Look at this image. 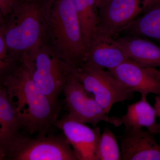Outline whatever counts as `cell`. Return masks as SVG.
<instances>
[{
	"label": "cell",
	"mask_w": 160,
	"mask_h": 160,
	"mask_svg": "<svg viewBox=\"0 0 160 160\" xmlns=\"http://www.w3.org/2000/svg\"><path fill=\"white\" fill-rule=\"evenodd\" d=\"M14 66L2 79L0 84L6 88L17 109L21 130L30 135L52 133L60 108L55 107L36 86L25 62Z\"/></svg>",
	"instance_id": "obj_1"
},
{
	"label": "cell",
	"mask_w": 160,
	"mask_h": 160,
	"mask_svg": "<svg viewBox=\"0 0 160 160\" xmlns=\"http://www.w3.org/2000/svg\"><path fill=\"white\" fill-rule=\"evenodd\" d=\"M52 0H15L4 16L5 40L16 62L19 54L31 53L44 42L48 12ZM21 58V57H20Z\"/></svg>",
	"instance_id": "obj_2"
},
{
	"label": "cell",
	"mask_w": 160,
	"mask_h": 160,
	"mask_svg": "<svg viewBox=\"0 0 160 160\" xmlns=\"http://www.w3.org/2000/svg\"><path fill=\"white\" fill-rule=\"evenodd\" d=\"M44 43L60 59L75 69L85 63L88 50L71 0H52L47 17Z\"/></svg>",
	"instance_id": "obj_3"
},
{
	"label": "cell",
	"mask_w": 160,
	"mask_h": 160,
	"mask_svg": "<svg viewBox=\"0 0 160 160\" xmlns=\"http://www.w3.org/2000/svg\"><path fill=\"white\" fill-rule=\"evenodd\" d=\"M2 160H79L64 134L30 137L19 132L0 143Z\"/></svg>",
	"instance_id": "obj_4"
},
{
	"label": "cell",
	"mask_w": 160,
	"mask_h": 160,
	"mask_svg": "<svg viewBox=\"0 0 160 160\" xmlns=\"http://www.w3.org/2000/svg\"><path fill=\"white\" fill-rule=\"evenodd\" d=\"M21 59L28 66L39 90L55 107L60 108L59 96L76 69L60 59L44 43L33 52L23 54Z\"/></svg>",
	"instance_id": "obj_5"
},
{
	"label": "cell",
	"mask_w": 160,
	"mask_h": 160,
	"mask_svg": "<svg viewBox=\"0 0 160 160\" xmlns=\"http://www.w3.org/2000/svg\"><path fill=\"white\" fill-rule=\"evenodd\" d=\"M75 73L86 91L93 95L107 115L115 103L133 98L134 92L123 86L103 68L84 63L76 69Z\"/></svg>",
	"instance_id": "obj_6"
},
{
	"label": "cell",
	"mask_w": 160,
	"mask_h": 160,
	"mask_svg": "<svg viewBox=\"0 0 160 160\" xmlns=\"http://www.w3.org/2000/svg\"><path fill=\"white\" fill-rule=\"evenodd\" d=\"M63 92L69 111L66 117L69 119L89 123L93 128L96 127L101 122H107L117 127L122 125L121 118L109 117L106 114L93 95L86 91L75 71L67 81Z\"/></svg>",
	"instance_id": "obj_7"
},
{
	"label": "cell",
	"mask_w": 160,
	"mask_h": 160,
	"mask_svg": "<svg viewBox=\"0 0 160 160\" xmlns=\"http://www.w3.org/2000/svg\"><path fill=\"white\" fill-rule=\"evenodd\" d=\"M150 0H98V33L113 38L146 11Z\"/></svg>",
	"instance_id": "obj_8"
},
{
	"label": "cell",
	"mask_w": 160,
	"mask_h": 160,
	"mask_svg": "<svg viewBox=\"0 0 160 160\" xmlns=\"http://www.w3.org/2000/svg\"><path fill=\"white\" fill-rule=\"evenodd\" d=\"M107 71L126 88L139 92L141 98L160 95V70L156 68L142 67L129 60Z\"/></svg>",
	"instance_id": "obj_9"
},
{
	"label": "cell",
	"mask_w": 160,
	"mask_h": 160,
	"mask_svg": "<svg viewBox=\"0 0 160 160\" xmlns=\"http://www.w3.org/2000/svg\"><path fill=\"white\" fill-rule=\"evenodd\" d=\"M56 127L62 132L79 160H97V149L101 134L98 127L90 128L66 116L58 119Z\"/></svg>",
	"instance_id": "obj_10"
},
{
	"label": "cell",
	"mask_w": 160,
	"mask_h": 160,
	"mask_svg": "<svg viewBox=\"0 0 160 160\" xmlns=\"http://www.w3.org/2000/svg\"><path fill=\"white\" fill-rule=\"evenodd\" d=\"M157 134L142 129L125 128L117 136L121 146V160H160V145Z\"/></svg>",
	"instance_id": "obj_11"
},
{
	"label": "cell",
	"mask_w": 160,
	"mask_h": 160,
	"mask_svg": "<svg viewBox=\"0 0 160 160\" xmlns=\"http://www.w3.org/2000/svg\"><path fill=\"white\" fill-rule=\"evenodd\" d=\"M129 59L144 67L160 68V46L146 38L124 36L115 40Z\"/></svg>",
	"instance_id": "obj_12"
},
{
	"label": "cell",
	"mask_w": 160,
	"mask_h": 160,
	"mask_svg": "<svg viewBox=\"0 0 160 160\" xmlns=\"http://www.w3.org/2000/svg\"><path fill=\"white\" fill-rule=\"evenodd\" d=\"M129 60L113 38L97 33L88 50L85 63L110 70Z\"/></svg>",
	"instance_id": "obj_13"
},
{
	"label": "cell",
	"mask_w": 160,
	"mask_h": 160,
	"mask_svg": "<svg viewBox=\"0 0 160 160\" xmlns=\"http://www.w3.org/2000/svg\"><path fill=\"white\" fill-rule=\"evenodd\" d=\"M121 32L160 42V0H150L146 11Z\"/></svg>",
	"instance_id": "obj_14"
},
{
	"label": "cell",
	"mask_w": 160,
	"mask_h": 160,
	"mask_svg": "<svg viewBox=\"0 0 160 160\" xmlns=\"http://www.w3.org/2000/svg\"><path fill=\"white\" fill-rule=\"evenodd\" d=\"M154 107L148 102L147 98H141L127 106V112L121 118V122L126 129L146 128L158 134L160 133V124L157 122Z\"/></svg>",
	"instance_id": "obj_15"
},
{
	"label": "cell",
	"mask_w": 160,
	"mask_h": 160,
	"mask_svg": "<svg viewBox=\"0 0 160 160\" xmlns=\"http://www.w3.org/2000/svg\"><path fill=\"white\" fill-rule=\"evenodd\" d=\"M79 20L87 50L98 33L97 0H71Z\"/></svg>",
	"instance_id": "obj_16"
},
{
	"label": "cell",
	"mask_w": 160,
	"mask_h": 160,
	"mask_svg": "<svg viewBox=\"0 0 160 160\" xmlns=\"http://www.w3.org/2000/svg\"><path fill=\"white\" fill-rule=\"evenodd\" d=\"M20 131L19 116L6 88L0 84V143Z\"/></svg>",
	"instance_id": "obj_17"
},
{
	"label": "cell",
	"mask_w": 160,
	"mask_h": 160,
	"mask_svg": "<svg viewBox=\"0 0 160 160\" xmlns=\"http://www.w3.org/2000/svg\"><path fill=\"white\" fill-rule=\"evenodd\" d=\"M117 138L110 129L106 126L100 134L97 149V160H121V151Z\"/></svg>",
	"instance_id": "obj_18"
},
{
	"label": "cell",
	"mask_w": 160,
	"mask_h": 160,
	"mask_svg": "<svg viewBox=\"0 0 160 160\" xmlns=\"http://www.w3.org/2000/svg\"><path fill=\"white\" fill-rule=\"evenodd\" d=\"M5 40L4 16H0V81L14 65Z\"/></svg>",
	"instance_id": "obj_19"
},
{
	"label": "cell",
	"mask_w": 160,
	"mask_h": 160,
	"mask_svg": "<svg viewBox=\"0 0 160 160\" xmlns=\"http://www.w3.org/2000/svg\"><path fill=\"white\" fill-rule=\"evenodd\" d=\"M15 0H0V16H5L9 12Z\"/></svg>",
	"instance_id": "obj_20"
},
{
	"label": "cell",
	"mask_w": 160,
	"mask_h": 160,
	"mask_svg": "<svg viewBox=\"0 0 160 160\" xmlns=\"http://www.w3.org/2000/svg\"><path fill=\"white\" fill-rule=\"evenodd\" d=\"M154 107L155 109L157 117L160 118V95L155 97Z\"/></svg>",
	"instance_id": "obj_21"
},
{
	"label": "cell",
	"mask_w": 160,
	"mask_h": 160,
	"mask_svg": "<svg viewBox=\"0 0 160 160\" xmlns=\"http://www.w3.org/2000/svg\"><path fill=\"white\" fill-rule=\"evenodd\" d=\"M0 160H2V157H1V153H0Z\"/></svg>",
	"instance_id": "obj_22"
},
{
	"label": "cell",
	"mask_w": 160,
	"mask_h": 160,
	"mask_svg": "<svg viewBox=\"0 0 160 160\" xmlns=\"http://www.w3.org/2000/svg\"></svg>",
	"instance_id": "obj_23"
},
{
	"label": "cell",
	"mask_w": 160,
	"mask_h": 160,
	"mask_svg": "<svg viewBox=\"0 0 160 160\" xmlns=\"http://www.w3.org/2000/svg\"><path fill=\"white\" fill-rule=\"evenodd\" d=\"M97 1H98V0H97Z\"/></svg>",
	"instance_id": "obj_24"
}]
</instances>
